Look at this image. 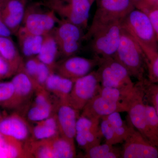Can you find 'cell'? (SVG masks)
Returning <instances> with one entry per match:
<instances>
[{"mask_svg":"<svg viewBox=\"0 0 158 158\" xmlns=\"http://www.w3.org/2000/svg\"><path fill=\"white\" fill-rule=\"evenodd\" d=\"M54 71L48 66L40 61L34 81L38 87L44 88L47 80Z\"/></svg>","mask_w":158,"mask_h":158,"instance_id":"1f68e13d","label":"cell"},{"mask_svg":"<svg viewBox=\"0 0 158 158\" xmlns=\"http://www.w3.org/2000/svg\"><path fill=\"white\" fill-rule=\"evenodd\" d=\"M25 10L21 0H8L0 5V16L12 34H17L21 27Z\"/></svg>","mask_w":158,"mask_h":158,"instance_id":"ac0fdd59","label":"cell"},{"mask_svg":"<svg viewBox=\"0 0 158 158\" xmlns=\"http://www.w3.org/2000/svg\"><path fill=\"white\" fill-rule=\"evenodd\" d=\"M6 136L0 133V150L6 147L9 143V141L6 139Z\"/></svg>","mask_w":158,"mask_h":158,"instance_id":"74e56055","label":"cell"},{"mask_svg":"<svg viewBox=\"0 0 158 158\" xmlns=\"http://www.w3.org/2000/svg\"><path fill=\"white\" fill-rule=\"evenodd\" d=\"M93 1H94V0H93Z\"/></svg>","mask_w":158,"mask_h":158,"instance_id":"7bdbcfd3","label":"cell"},{"mask_svg":"<svg viewBox=\"0 0 158 158\" xmlns=\"http://www.w3.org/2000/svg\"><path fill=\"white\" fill-rule=\"evenodd\" d=\"M100 127L106 142L115 145L124 142L131 132L133 125H127L119 112H115L101 119Z\"/></svg>","mask_w":158,"mask_h":158,"instance_id":"4fadbf2b","label":"cell"},{"mask_svg":"<svg viewBox=\"0 0 158 158\" xmlns=\"http://www.w3.org/2000/svg\"><path fill=\"white\" fill-rule=\"evenodd\" d=\"M74 81L52 73L44 85V88L49 93L52 94L59 99L65 101L73 88Z\"/></svg>","mask_w":158,"mask_h":158,"instance_id":"7402d4cb","label":"cell"},{"mask_svg":"<svg viewBox=\"0 0 158 158\" xmlns=\"http://www.w3.org/2000/svg\"><path fill=\"white\" fill-rule=\"evenodd\" d=\"M8 1V0H0V5H2V4L5 3V2H6V1Z\"/></svg>","mask_w":158,"mask_h":158,"instance_id":"60d3db41","label":"cell"},{"mask_svg":"<svg viewBox=\"0 0 158 158\" xmlns=\"http://www.w3.org/2000/svg\"><path fill=\"white\" fill-rule=\"evenodd\" d=\"M31 129L27 120L19 115L9 116L0 121V133L24 143L31 138Z\"/></svg>","mask_w":158,"mask_h":158,"instance_id":"d6986e66","label":"cell"},{"mask_svg":"<svg viewBox=\"0 0 158 158\" xmlns=\"http://www.w3.org/2000/svg\"><path fill=\"white\" fill-rule=\"evenodd\" d=\"M80 112L66 102L59 100L54 113L59 135L73 143H74L77 123L80 116Z\"/></svg>","mask_w":158,"mask_h":158,"instance_id":"5bb4252c","label":"cell"},{"mask_svg":"<svg viewBox=\"0 0 158 158\" xmlns=\"http://www.w3.org/2000/svg\"><path fill=\"white\" fill-rule=\"evenodd\" d=\"M121 150V158H158V148L132 126Z\"/></svg>","mask_w":158,"mask_h":158,"instance_id":"8fae6325","label":"cell"},{"mask_svg":"<svg viewBox=\"0 0 158 158\" xmlns=\"http://www.w3.org/2000/svg\"><path fill=\"white\" fill-rule=\"evenodd\" d=\"M100 81L96 71L77 79L66 102L72 107L82 111L86 105L98 93Z\"/></svg>","mask_w":158,"mask_h":158,"instance_id":"ba28073f","label":"cell"},{"mask_svg":"<svg viewBox=\"0 0 158 158\" xmlns=\"http://www.w3.org/2000/svg\"><path fill=\"white\" fill-rule=\"evenodd\" d=\"M12 33L3 22L0 16V36L10 37Z\"/></svg>","mask_w":158,"mask_h":158,"instance_id":"8d00e7d4","label":"cell"},{"mask_svg":"<svg viewBox=\"0 0 158 158\" xmlns=\"http://www.w3.org/2000/svg\"><path fill=\"white\" fill-rule=\"evenodd\" d=\"M99 62V59L95 57L88 59L73 56L65 58L59 64H56L54 70L60 75L74 81L92 71L94 68L98 66Z\"/></svg>","mask_w":158,"mask_h":158,"instance_id":"7c38bea8","label":"cell"},{"mask_svg":"<svg viewBox=\"0 0 158 158\" xmlns=\"http://www.w3.org/2000/svg\"><path fill=\"white\" fill-rule=\"evenodd\" d=\"M0 118H1V113H0Z\"/></svg>","mask_w":158,"mask_h":158,"instance_id":"b9f144b4","label":"cell"},{"mask_svg":"<svg viewBox=\"0 0 158 158\" xmlns=\"http://www.w3.org/2000/svg\"><path fill=\"white\" fill-rule=\"evenodd\" d=\"M152 1L155 3L156 6L158 7V0H152Z\"/></svg>","mask_w":158,"mask_h":158,"instance_id":"f35d334b","label":"cell"},{"mask_svg":"<svg viewBox=\"0 0 158 158\" xmlns=\"http://www.w3.org/2000/svg\"><path fill=\"white\" fill-rule=\"evenodd\" d=\"M121 22H115L104 26L90 35L88 40L91 41L90 47L94 57L99 60L114 57L122 33Z\"/></svg>","mask_w":158,"mask_h":158,"instance_id":"277c9868","label":"cell"},{"mask_svg":"<svg viewBox=\"0 0 158 158\" xmlns=\"http://www.w3.org/2000/svg\"><path fill=\"white\" fill-rule=\"evenodd\" d=\"M14 92V86L11 81L0 83V102L10 100Z\"/></svg>","mask_w":158,"mask_h":158,"instance_id":"d6a6232c","label":"cell"},{"mask_svg":"<svg viewBox=\"0 0 158 158\" xmlns=\"http://www.w3.org/2000/svg\"><path fill=\"white\" fill-rule=\"evenodd\" d=\"M35 93L34 103L27 111V118L29 121L36 123L52 116L58 103L53 104L49 92L44 88H38Z\"/></svg>","mask_w":158,"mask_h":158,"instance_id":"e0dca14e","label":"cell"},{"mask_svg":"<svg viewBox=\"0 0 158 158\" xmlns=\"http://www.w3.org/2000/svg\"><path fill=\"white\" fill-rule=\"evenodd\" d=\"M152 23L158 43V7L154 8L147 13Z\"/></svg>","mask_w":158,"mask_h":158,"instance_id":"d590c367","label":"cell"},{"mask_svg":"<svg viewBox=\"0 0 158 158\" xmlns=\"http://www.w3.org/2000/svg\"><path fill=\"white\" fill-rule=\"evenodd\" d=\"M35 123L36 124L31 129V138L33 140H48L60 135L54 114L44 120Z\"/></svg>","mask_w":158,"mask_h":158,"instance_id":"603a6c76","label":"cell"},{"mask_svg":"<svg viewBox=\"0 0 158 158\" xmlns=\"http://www.w3.org/2000/svg\"><path fill=\"white\" fill-rule=\"evenodd\" d=\"M11 81L14 86L15 92L10 100H14V103L16 106H24L38 88L34 81L22 68Z\"/></svg>","mask_w":158,"mask_h":158,"instance_id":"ffe728a7","label":"cell"},{"mask_svg":"<svg viewBox=\"0 0 158 158\" xmlns=\"http://www.w3.org/2000/svg\"><path fill=\"white\" fill-rule=\"evenodd\" d=\"M0 56L9 62L14 70H19L22 67L24 61L10 37L0 36Z\"/></svg>","mask_w":158,"mask_h":158,"instance_id":"d4e9b609","label":"cell"},{"mask_svg":"<svg viewBox=\"0 0 158 158\" xmlns=\"http://www.w3.org/2000/svg\"><path fill=\"white\" fill-rule=\"evenodd\" d=\"M53 31L60 53L65 58L75 56L84 40L82 29L72 23L61 20Z\"/></svg>","mask_w":158,"mask_h":158,"instance_id":"30bf717a","label":"cell"},{"mask_svg":"<svg viewBox=\"0 0 158 158\" xmlns=\"http://www.w3.org/2000/svg\"><path fill=\"white\" fill-rule=\"evenodd\" d=\"M24 3L25 5H27V3H28V2H29V1H31V0H21Z\"/></svg>","mask_w":158,"mask_h":158,"instance_id":"ab89813d","label":"cell"},{"mask_svg":"<svg viewBox=\"0 0 158 158\" xmlns=\"http://www.w3.org/2000/svg\"><path fill=\"white\" fill-rule=\"evenodd\" d=\"M96 71L101 86L113 87L130 93L135 85L128 72L114 57L100 59Z\"/></svg>","mask_w":158,"mask_h":158,"instance_id":"52a82bcc","label":"cell"},{"mask_svg":"<svg viewBox=\"0 0 158 158\" xmlns=\"http://www.w3.org/2000/svg\"><path fill=\"white\" fill-rule=\"evenodd\" d=\"M135 9L147 13L154 8H158L152 0H131Z\"/></svg>","mask_w":158,"mask_h":158,"instance_id":"836d02e7","label":"cell"},{"mask_svg":"<svg viewBox=\"0 0 158 158\" xmlns=\"http://www.w3.org/2000/svg\"><path fill=\"white\" fill-rule=\"evenodd\" d=\"M123 30L134 37L144 56L158 52V43L152 23L148 15L135 9L121 22Z\"/></svg>","mask_w":158,"mask_h":158,"instance_id":"6da1fadb","label":"cell"},{"mask_svg":"<svg viewBox=\"0 0 158 158\" xmlns=\"http://www.w3.org/2000/svg\"><path fill=\"white\" fill-rule=\"evenodd\" d=\"M93 0H48L45 5L53 10L61 20L82 29L87 27Z\"/></svg>","mask_w":158,"mask_h":158,"instance_id":"8992f818","label":"cell"},{"mask_svg":"<svg viewBox=\"0 0 158 158\" xmlns=\"http://www.w3.org/2000/svg\"><path fill=\"white\" fill-rule=\"evenodd\" d=\"M145 59L148 72V81L151 83L158 84V52L145 57Z\"/></svg>","mask_w":158,"mask_h":158,"instance_id":"4dcf8cb0","label":"cell"},{"mask_svg":"<svg viewBox=\"0 0 158 158\" xmlns=\"http://www.w3.org/2000/svg\"><path fill=\"white\" fill-rule=\"evenodd\" d=\"M143 83L145 98L154 108L158 117V84L151 83L145 79Z\"/></svg>","mask_w":158,"mask_h":158,"instance_id":"f546056e","label":"cell"},{"mask_svg":"<svg viewBox=\"0 0 158 158\" xmlns=\"http://www.w3.org/2000/svg\"><path fill=\"white\" fill-rule=\"evenodd\" d=\"M127 105L123 103L109 100L98 94L82 110L81 116L94 120H100L102 117L115 112H127Z\"/></svg>","mask_w":158,"mask_h":158,"instance_id":"2e32d148","label":"cell"},{"mask_svg":"<svg viewBox=\"0 0 158 158\" xmlns=\"http://www.w3.org/2000/svg\"><path fill=\"white\" fill-rule=\"evenodd\" d=\"M45 4L34 3L26 7L22 27L31 34L45 36L52 33L60 22L53 10L47 6L44 8Z\"/></svg>","mask_w":158,"mask_h":158,"instance_id":"5b68a950","label":"cell"},{"mask_svg":"<svg viewBox=\"0 0 158 158\" xmlns=\"http://www.w3.org/2000/svg\"><path fill=\"white\" fill-rule=\"evenodd\" d=\"M131 92L127 93L118 88L101 86L98 94L109 100L124 103L125 100Z\"/></svg>","mask_w":158,"mask_h":158,"instance_id":"f1b7e54d","label":"cell"},{"mask_svg":"<svg viewBox=\"0 0 158 158\" xmlns=\"http://www.w3.org/2000/svg\"><path fill=\"white\" fill-rule=\"evenodd\" d=\"M59 52L58 44L52 32L44 36L41 49L36 57L40 62L47 65L54 71Z\"/></svg>","mask_w":158,"mask_h":158,"instance_id":"cb8c5ba5","label":"cell"},{"mask_svg":"<svg viewBox=\"0 0 158 158\" xmlns=\"http://www.w3.org/2000/svg\"><path fill=\"white\" fill-rule=\"evenodd\" d=\"M114 58L126 69L130 76L137 79L138 81L145 79L146 63L144 52L136 40L124 30Z\"/></svg>","mask_w":158,"mask_h":158,"instance_id":"7a4b0ae2","label":"cell"},{"mask_svg":"<svg viewBox=\"0 0 158 158\" xmlns=\"http://www.w3.org/2000/svg\"><path fill=\"white\" fill-rule=\"evenodd\" d=\"M135 9L131 0H99L92 23L84 39L102 27L123 20Z\"/></svg>","mask_w":158,"mask_h":158,"instance_id":"3957f363","label":"cell"},{"mask_svg":"<svg viewBox=\"0 0 158 158\" xmlns=\"http://www.w3.org/2000/svg\"><path fill=\"white\" fill-rule=\"evenodd\" d=\"M100 120H94L80 115L76 125L75 139L80 147L85 150L101 144L102 135Z\"/></svg>","mask_w":158,"mask_h":158,"instance_id":"9a60e30c","label":"cell"},{"mask_svg":"<svg viewBox=\"0 0 158 158\" xmlns=\"http://www.w3.org/2000/svg\"><path fill=\"white\" fill-rule=\"evenodd\" d=\"M49 140L52 158H72L77 156L74 143L60 135Z\"/></svg>","mask_w":158,"mask_h":158,"instance_id":"484cf974","label":"cell"},{"mask_svg":"<svg viewBox=\"0 0 158 158\" xmlns=\"http://www.w3.org/2000/svg\"><path fill=\"white\" fill-rule=\"evenodd\" d=\"M17 35L23 55L27 58L37 56L41 49L44 36L31 34L22 26Z\"/></svg>","mask_w":158,"mask_h":158,"instance_id":"44dd1931","label":"cell"},{"mask_svg":"<svg viewBox=\"0 0 158 158\" xmlns=\"http://www.w3.org/2000/svg\"><path fill=\"white\" fill-rule=\"evenodd\" d=\"M14 69L9 62L0 56V77H6Z\"/></svg>","mask_w":158,"mask_h":158,"instance_id":"e575fe53","label":"cell"},{"mask_svg":"<svg viewBox=\"0 0 158 158\" xmlns=\"http://www.w3.org/2000/svg\"><path fill=\"white\" fill-rule=\"evenodd\" d=\"M146 123L151 144L158 148V117L151 105L146 104Z\"/></svg>","mask_w":158,"mask_h":158,"instance_id":"83f0119b","label":"cell"},{"mask_svg":"<svg viewBox=\"0 0 158 158\" xmlns=\"http://www.w3.org/2000/svg\"><path fill=\"white\" fill-rule=\"evenodd\" d=\"M114 145L106 143L99 144L85 150L84 157L87 158H121V150Z\"/></svg>","mask_w":158,"mask_h":158,"instance_id":"4316f807","label":"cell"},{"mask_svg":"<svg viewBox=\"0 0 158 158\" xmlns=\"http://www.w3.org/2000/svg\"><path fill=\"white\" fill-rule=\"evenodd\" d=\"M143 81H138L124 101L127 106L130 122L148 142L149 135L146 123V104Z\"/></svg>","mask_w":158,"mask_h":158,"instance_id":"9c48e42d","label":"cell"}]
</instances>
